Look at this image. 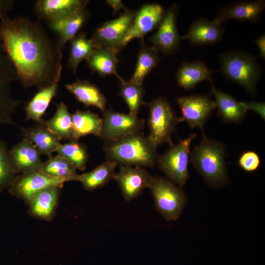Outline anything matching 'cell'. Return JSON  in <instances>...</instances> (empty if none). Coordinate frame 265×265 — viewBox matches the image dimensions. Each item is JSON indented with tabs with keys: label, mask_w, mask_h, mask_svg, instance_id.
<instances>
[{
	"label": "cell",
	"mask_w": 265,
	"mask_h": 265,
	"mask_svg": "<svg viewBox=\"0 0 265 265\" xmlns=\"http://www.w3.org/2000/svg\"><path fill=\"white\" fill-rule=\"evenodd\" d=\"M0 40L24 87L39 89L59 81L62 49L39 23L8 16L0 21Z\"/></svg>",
	"instance_id": "obj_1"
},
{
	"label": "cell",
	"mask_w": 265,
	"mask_h": 265,
	"mask_svg": "<svg viewBox=\"0 0 265 265\" xmlns=\"http://www.w3.org/2000/svg\"><path fill=\"white\" fill-rule=\"evenodd\" d=\"M157 147L140 131L106 143L104 149L107 160L117 164L153 167L159 157Z\"/></svg>",
	"instance_id": "obj_2"
},
{
	"label": "cell",
	"mask_w": 265,
	"mask_h": 265,
	"mask_svg": "<svg viewBox=\"0 0 265 265\" xmlns=\"http://www.w3.org/2000/svg\"><path fill=\"white\" fill-rule=\"evenodd\" d=\"M202 133L201 141L190 153L189 161L210 186L219 187L228 183L226 148Z\"/></svg>",
	"instance_id": "obj_3"
},
{
	"label": "cell",
	"mask_w": 265,
	"mask_h": 265,
	"mask_svg": "<svg viewBox=\"0 0 265 265\" xmlns=\"http://www.w3.org/2000/svg\"><path fill=\"white\" fill-rule=\"evenodd\" d=\"M219 58L220 71L224 76L250 94H256L261 69L254 56L243 52L233 51L220 54Z\"/></svg>",
	"instance_id": "obj_4"
},
{
	"label": "cell",
	"mask_w": 265,
	"mask_h": 265,
	"mask_svg": "<svg viewBox=\"0 0 265 265\" xmlns=\"http://www.w3.org/2000/svg\"><path fill=\"white\" fill-rule=\"evenodd\" d=\"M150 189L156 207L168 221L177 220L186 203L182 187L169 180L153 177Z\"/></svg>",
	"instance_id": "obj_5"
},
{
	"label": "cell",
	"mask_w": 265,
	"mask_h": 265,
	"mask_svg": "<svg viewBox=\"0 0 265 265\" xmlns=\"http://www.w3.org/2000/svg\"><path fill=\"white\" fill-rule=\"evenodd\" d=\"M196 136V134L191 133L186 138L180 140L178 144L171 145L158 159L160 169L169 180L181 187L185 185L189 178L190 148Z\"/></svg>",
	"instance_id": "obj_6"
},
{
	"label": "cell",
	"mask_w": 265,
	"mask_h": 265,
	"mask_svg": "<svg viewBox=\"0 0 265 265\" xmlns=\"http://www.w3.org/2000/svg\"><path fill=\"white\" fill-rule=\"evenodd\" d=\"M149 115L148 125L149 137L158 146L164 143L172 145L171 134L177 123V118L169 103L162 97H158L148 104Z\"/></svg>",
	"instance_id": "obj_7"
},
{
	"label": "cell",
	"mask_w": 265,
	"mask_h": 265,
	"mask_svg": "<svg viewBox=\"0 0 265 265\" xmlns=\"http://www.w3.org/2000/svg\"><path fill=\"white\" fill-rule=\"evenodd\" d=\"M135 13L126 10L117 18L100 26L90 38L95 48H107L118 52L122 48Z\"/></svg>",
	"instance_id": "obj_8"
},
{
	"label": "cell",
	"mask_w": 265,
	"mask_h": 265,
	"mask_svg": "<svg viewBox=\"0 0 265 265\" xmlns=\"http://www.w3.org/2000/svg\"><path fill=\"white\" fill-rule=\"evenodd\" d=\"M16 80V72L0 40V128L5 125H16L13 116L21 103L12 95L11 84Z\"/></svg>",
	"instance_id": "obj_9"
},
{
	"label": "cell",
	"mask_w": 265,
	"mask_h": 265,
	"mask_svg": "<svg viewBox=\"0 0 265 265\" xmlns=\"http://www.w3.org/2000/svg\"><path fill=\"white\" fill-rule=\"evenodd\" d=\"M66 179L49 175L37 171L16 176L8 188L12 196L27 203L36 193L51 186L61 188Z\"/></svg>",
	"instance_id": "obj_10"
},
{
	"label": "cell",
	"mask_w": 265,
	"mask_h": 265,
	"mask_svg": "<svg viewBox=\"0 0 265 265\" xmlns=\"http://www.w3.org/2000/svg\"><path fill=\"white\" fill-rule=\"evenodd\" d=\"M177 103L182 112L179 122H186L191 129L197 127L204 132V125L216 108L215 102L209 95L199 94L179 97Z\"/></svg>",
	"instance_id": "obj_11"
},
{
	"label": "cell",
	"mask_w": 265,
	"mask_h": 265,
	"mask_svg": "<svg viewBox=\"0 0 265 265\" xmlns=\"http://www.w3.org/2000/svg\"><path fill=\"white\" fill-rule=\"evenodd\" d=\"M103 113L101 137L106 143L114 141L140 132L144 127V120L133 117L129 113L106 109Z\"/></svg>",
	"instance_id": "obj_12"
},
{
	"label": "cell",
	"mask_w": 265,
	"mask_h": 265,
	"mask_svg": "<svg viewBox=\"0 0 265 265\" xmlns=\"http://www.w3.org/2000/svg\"><path fill=\"white\" fill-rule=\"evenodd\" d=\"M86 0H37L33 11L37 19L47 24L67 18L86 8Z\"/></svg>",
	"instance_id": "obj_13"
},
{
	"label": "cell",
	"mask_w": 265,
	"mask_h": 265,
	"mask_svg": "<svg viewBox=\"0 0 265 265\" xmlns=\"http://www.w3.org/2000/svg\"><path fill=\"white\" fill-rule=\"evenodd\" d=\"M153 177L141 166L121 165L114 179L118 183L125 200L130 201L149 188Z\"/></svg>",
	"instance_id": "obj_14"
},
{
	"label": "cell",
	"mask_w": 265,
	"mask_h": 265,
	"mask_svg": "<svg viewBox=\"0 0 265 265\" xmlns=\"http://www.w3.org/2000/svg\"><path fill=\"white\" fill-rule=\"evenodd\" d=\"M165 13L158 3L147 4L135 12L131 27L123 42L122 48L134 39H142L144 36L158 27Z\"/></svg>",
	"instance_id": "obj_15"
},
{
	"label": "cell",
	"mask_w": 265,
	"mask_h": 265,
	"mask_svg": "<svg viewBox=\"0 0 265 265\" xmlns=\"http://www.w3.org/2000/svg\"><path fill=\"white\" fill-rule=\"evenodd\" d=\"M177 14V6L173 4L165 13L158 30L151 38L153 47L165 54L176 51L181 40L176 25Z\"/></svg>",
	"instance_id": "obj_16"
},
{
	"label": "cell",
	"mask_w": 265,
	"mask_h": 265,
	"mask_svg": "<svg viewBox=\"0 0 265 265\" xmlns=\"http://www.w3.org/2000/svg\"><path fill=\"white\" fill-rule=\"evenodd\" d=\"M41 154L29 140L23 138L9 150V155L16 174L39 171L43 162Z\"/></svg>",
	"instance_id": "obj_17"
},
{
	"label": "cell",
	"mask_w": 265,
	"mask_h": 265,
	"mask_svg": "<svg viewBox=\"0 0 265 265\" xmlns=\"http://www.w3.org/2000/svg\"><path fill=\"white\" fill-rule=\"evenodd\" d=\"M224 34L221 25L214 20L199 18L194 21L181 40H187L193 46L212 45L219 42Z\"/></svg>",
	"instance_id": "obj_18"
},
{
	"label": "cell",
	"mask_w": 265,
	"mask_h": 265,
	"mask_svg": "<svg viewBox=\"0 0 265 265\" xmlns=\"http://www.w3.org/2000/svg\"><path fill=\"white\" fill-rule=\"evenodd\" d=\"M265 7V2L263 0L234 3L219 10L213 20L221 25L231 19L255 23Z\"/></svg>",
	"instance_id": "obj_19"
},
{
	"label": "cell",
	"mask_w": 265,
	"mask_h": 265,
	"mask_svg": "<svg viewBox=\"0 0 265 265\" xmlns=\"http://www.w3.org/2000/svg\"><path fill=\"white\" fill-rule=\"evenodd\" d=\"M212 83L211 93L214 98L217 114L225 123H240L248 112L243 102L238 101L230 94L217 89Z\"/></svg>",
	"instance_id": "obj_20"
},
{
	"label": "cell",
	"mask_w": 265,
	"mask_h": 265,
	"mask_svg": "<svg viewBox=\"0 0 265 265\" xmlns=\"http://www.w3.org/2000/svg\"><path fill=\"white\" fill-rule=\"evenodd\" d=\"M214 71L200 60L183 62L176 72V77L179 85L185 89L193 88L201 81L212 82Z\"/></svg>",
	"instance_id": "obj_21"
},
{
	"label": "cell",
	"mask_w": 265,
	"mask_h": 265,
	"mask_svg": "<svg viewBox=\"0 0 265 265\" xmlns=\"http://www.w3.org/2000/svg\"><path fill=\"white\" fill-rule=\"evenodd\" d=\"M45 121L37 125L21 128L23 138L31 142L41 154L50 158L60 145V140L47 128Z\"/></svg>",
	"instance_id": "obj_22"
},
{
	"label": "cell",
	"mask_w": 265,
	"mask_h": 265,
	"mask_svg": "<svg viewBox=\"0 0 265 265\" xmlns=\"http://www.w3.org/2000/svg\"><path fill=\"white\" fill-rule=\"evenodd\" d=\"M60 188L51 186L35 194L27 203L29 212L39 218L52 219L56 208Z\"/></svg>",
	"instance_id": "obj_23"
},
{
	"label": "cell",
	"mask_w": 265,
	"mask_h": 265,
	"mask_svg": "<svg viewBox=\"0 0 265 265\" xmlns=\"http://www.w3.org/2000/svg\"><path fill=\"white\" fill-rule=\"evenodd\" d=\"M89 17L85 8L63 20L48 24L50 28L57 35L56 42L63 49L84 26Z\"/></svg>",
	"instance_id": "obj_24"
},
{
	"label": "cell",
	"mask_w": 265,
	"mask_h": 265,
	"mask_svg": "<svg viewBox=\"0 0 265 265\" xmlns=\"http://www.w3.org/2000/svg\"><path fill=\"white\" fill-rule=\"evenodd\" d=\"M65 88L85 106L96 107L103 112L106 109V99L99 88L87 80H78L66 84Z\"/></svg>",
	"instance_id": "obj_25"
},
{
	"label": "cell",
	"mask_w": 265,
	"mask_h": 265,
	"mask_svg": "<svg viewBox=\"0 0 265 265\" xmlns=\"http://www.w3.org/2000/svg\"><path fill=\"white\" fill-rule=\"evenodd\" d=\"M117 53L107 48H95L86 60L87 64L92 72L102 77L113 75L121 81L123 79L118 74L116 70L118 62Z\"/></svg>",
	"instance_id": "obj_26"
},
{
	"label": "cell",
	"mask_w": 265,
	"mask_h": 265,
	"mask_svg": "<svg viewBox=\"0 0 265 265\" xmlns=\"http://www.w3.org/2000/svg\"><path fill=\"white\" fill-rule=\"evenodd\" d=\"M58 83L38 89V92L25 107L26 120H32L37 124L43 123V116L58 90Z\"/></svg>",
	"instance_id": "obj_27"
},
{
	"label": "cell",
	"mask_w": 265,
	"mask_h": 265,
	"mask_svg": "<svg viewBox=\"0 0 265 265\" xmlns=\"http://www.w3.org/2000/svg\"><path fill=\"white\" fill-rule=\"evenodd\" d=\"M72 140L93 134L101 137L103 121L98 115L90 110H77L72 114Z\"/></svg>",
	"instance_id": "obj_28"
},
{
	"label": "cell",
	"mask_w": 265,
	"mask_h": 265,
	"mask_svg": "<svg viewBox=\"0 0 265 265\" xmlns=\"http://www.w3.org/2000/svg\"><path fill=\"white\" fill-rule=\"evenodd\" d=\"M117 165L114 161L106 160L92 171L78 174L76 181L80 182L86 190L101 187L114 179Z\"/></svg>",
	"instance_id": "obj_29"
},
{
	"label": "cell",
	"mask_w": 265,
	"mask_h": 265,
	"mask_svg": "<svg viewBox=\"0 0 265 265\" xmlns=\"http://www.w3.org/2000/svg\"><path fill=\"white\" fill-rule=\"evenodd\" d=\"M45 124L60 140H72V114L69 112L67 106L63 102L56 105L54 114L51 119L45 120Z\"/></svg>",
	"instance_id": "obj_30"
},
{
	"label": "cell",
	"mask_w": 265,
	"mask_h": 265,
	"mask_svg": "<svg viewBox=\"0 0 265 265\" xmlns=\"http://www.w3.org/2000/svg\"><path fill=\"white\" fill-rule=\"evenodd\" d=\"M159 60V51L153 46L142 45L137 55L134 73L130 81L142 85L148 74L157 66Z\"/></svg>",
	"instance_id": "obj_31"
},
{
	"label": "cell",
	"mask_w": 265,
	"mask_h": 265,
	"mask_svg": "<svg viewBox=\"0 0 265 265\" xmlns=\"http://www.w3.org/2000/svg\"><path fill=\"white\" fill-rule=\"evenodd\" d=\"M70 42L67 66L75 73L80 63L88 59L95 47L91 39L87 37L84 31L79 32Z\"/></svg>",
	"instance_id": "obj_32"
},
{
	"label": "cell",
	"mask_w": 265,
	"mask_h": 265,
	"mask_svg": "<svg viewBox=\"0 0 265 265\" xmlns=\"http://www.w3.org/2000/svg\"><path fill=\"white\" fill-rule=\"evenodd\" d=\"M49 175L62 178L68 181L77 180V169L63 157L57 155L49 158L39 170Z\"/></svg>",
	"instance_id": "obj_33"
},
{
	"label": "cell",
	"mask_w": 265,
	"mask_h": 265,
	"mask_svg": "<svg viewBox=\"0 0 265 265\" xmlns=\"http://www.w3.org/2000/svg\"><path fill=\"white\" fill-rule=\"evenodd\" d=\"M56 152L71 163L77 169L85 170L88 155L85 146L78 142L72 140L60 144Z\"/></svg>",
	"instance_id": "obj_34"
},
{
	"label": "cell",
	"mask_w": 265,
	"mask_h": 265,
	"mask_svg": "<svg viewBox=\"0 0 265 265\" xmlns=\"http://www.w3.org/2000/svg\"><path fill=\"white\" fill-rule=\"evenodd\" d=\"M120 82V94L126 103L129 114L133 117H137L143 101L144 88L143 85L134 83L124 79Z\"/></svg>",
	"instance_id": "obj_35"
},
{
	"label": "cell",
	"mask_w": 265,
	"mask_h": 265,
	"mask_svg": "<svg viewBox=\"0 0 265 265\" xmlns=\"http://www.w3.org/2000/svg\"><path fill=\"white\" fill-rule=\"evenodd\" d=\"M7 143L0 139V192L8 188L16 177Z\"/></svg>",
	"instance_id": "obj_36"
},
{
	"label": "cell",
	"mask_w": 265,
	"mask_h": 265,
	"mask_svg": "<svg viewBox=\"0 0 265 265\" xmlns=\"http://www.w3.org/2000/svg\"><path fill=\"white\" fill-rule=\"evenodd\" d=\"M238 163L243 171L253 172L259 167L261 159L258 154L253 151H246L239 156Z\"/></svg>",
	"instance_id": "obj_37"
},
{
	"label": "cell",
	"mask_w": 265,
	"mask_h": 265,
	"mask_svg": "<svg viewBox=\"0 0 265 265\" xmlns=\"http://www.w3.org/2000/svg\"><path fill=\"white\" fill-rule=\"evenodd\" d=\"M244 102L248 111L251 110L257 113L264 121L265 119V104L263 102Z\"/></svg>",
	"instance_id": "obj_38"
},
{
	"label": "cell",
	"mask_w": 265,
	"mask_h": 265,
	"mask_svg": "<svg viewBox=\"0 0 265 265\" xmlns=\"http://www.w3.org/2000/svg\"><path fill=\"white\" fill-rule=\"evenodd\" d=\"M15 4L13 0H0V21L8 17V12Z\"/></svg>",
	"instance_id": "obj_39"
},
{
	"label": "cell",
	"mask_w": 265,
	"mask_h": 265,
	"mask_svg": "<svg viewBox=\"0 0 265 265\" xmlns=\"http://www.w3.org/2000/svg\"><path fill=\"white\" fill-rule=\"evenodd\" d=\"M255 44L259 51L260 55L264 58H265V35L263 34L258 37L255 40Z\"/></svg>",
	"instance_id": "obj_40"
},
{
	"label": "cell",
	"mask_w": 265,
	"mask_h": 265,
	"mask_svg": "<svg viewBox=\"0 0 265 265\" xmlns=\"http://www.w3.org/2000/svg\"><path fill=\"white\" fill-rule=\"evenodd\" d=\"M106 3L111 7L114 13L118 12L121 9L126 10L125 6L121 0H107L106 1Z\"/></svg>",
	"instance_id": "obj_41"
}]
</instances>
